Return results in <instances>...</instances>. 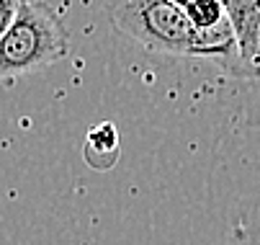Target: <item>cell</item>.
<instances>
[{
  "label": "cell",
  "mask_w": 260,
  "mask_h": 245,
  "mask_svg": "<svg viewBox=\"0 0 260 245\" xmlns=\"http://www.w3.org/2000/svg\"><path fill=\"white\" fill-rule=\"evenodd\" d=\"M108 13L111 26L147 52L211 59L224 70H230L235 59L232 26L227 23L219 31L201 34L175 0H126L111 6Z\"/></svg>",
  "instance_id": "1"
},
{
  "label": "cell",
  "mask_w": 260,
  "mask_h": 245,
  "mask_svg": "<svg viewBox=\"0 0 260 245\" xmlns=\"http://www.w3.org/2000/svg\"><path fill=\"white\" fill-rule=\"evenodd\" d=\"M72 49L59 8L42 0H21L16 18L0 39V80H13L64 59Z\"/></svg>",
  "instance_id": "2"
},
{
  "label": "cell",
  "mask_w": 260,
  "mask_h": 245,
  "mask_svg": "<svg viewBox=\"0 0 260 245\" xmlns=\"http://www.w3.org/2000/svg\"><path fill=\"white\" fill-rule=\"evenodd\" d=\"M227 18L235 37V59L227 73L237 80H260V0H230Z\"/></svg>",
  "instance_id": "3"
},
{
  "label": "cell",
  "mask_w": 260,
  "mask_h": 245,
  "mask_svg": "<svg viewBox=\"0 0 260 245\" xmlns=\"http://www.w3.org/2000/svg\"><path fill=\"white\" fill-rule=\"evenodd\" d=\"M121 158V145H119V129L114 121H101L85 134V145H83V160L98 170H114Z\"/></svg>",
  "instance_id": "4"
},
{
  "label": "cell",
  "mask_w": 260,
  "mask_h": 245,
  "mask_svg": "<svg viewBox=\"0 0 260 245\" xmlns=\"http://www.w3.org/2000/svg\"><path fill=\"white\" fill-rule=\"evenodd\" d=\"M183 11L188 16V21L193 23L196 31L201 34H211L219 31L221 26H227V6L219 3V0H183Z\"/></svg>",
  "instance_id": "5"
},
{
  "label": "cell",
  "mask_w": 260,
  "mask_h": 245,
  "mask_svg": "<svg viewBox=\"0 0 260 245\" xmlns=\"http://www.w3.org/2000/svg\"><path fill=\"white\" fill-rule=\"evenodd\" d=\"M16 11H18L16 0H0V39H3L6 31L11 28V23L16 18Z\"/></svg>",
  "instance_id": "6"
}]
</instances>
